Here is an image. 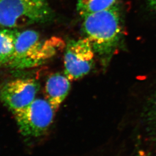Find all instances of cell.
<instances>
[{
  "instance_id": "4",
  "label": "cell",
  "mask_w": 156,
  "mask_h": 156,
  "mask_svg": "<svg viewBox=\"0 0 156 156\" xmlns=\"http://www.w3.org/2000/svg\"><path fill=\"white\" fill-rule=\"evenodd\" d=\"M55 111L47 100L37 98L28 106L13 113L22 135L38 137L50 127Z\"/></svg>"
},
{
  "instance_id": "8",
  "label": "cell",
  "mask_w": 156,
  "mask_h": 156,
  "mask_svg": "<svg viewBox=\"0 0 156 156\" xmlns=\"http://www.w3.org/2000/svg\"><path fill=\"white\" fill-rule=\"evenodd\" d=\"M18 33L9 28L0 30V66H7L10 61Z\"/></svg>"
},
{
  "instance_id": "6",
  "label": "cell",
  "mask_w": 156,
  "mask_h": 156,
  "mask_svg": "<svg viewBox=\"0 0 156 156\" xmlns=\"http://www.w3.org/2000/svg\"><path fill=\"white\" fill-rule=\"evenodd\" d=\"M38 83L32 78H19L3 84L0 88V100L12 112L28 106L39 90Z\"/></svg>"
},
{
  "instance_id": "9",
  "label": "cell",
  "mask_w": 156,
  "mask_h": 156,
  "mask_svg": "<svg viewBox=\"0 0 156 156\" xmlns=\"http://www.w3.org/2000/svg\"><path fill=\"white\" fill-rule=\"evenodd\" d=\"M117 0H77V11L82 17L90 13L110 8Z\"/></svg>"
},
{
  "instance_id": "1",
  "label": "cell",
  "mask_w": 156,
  "mask_h": 156,
  "mask_svg": "<svg viewBox=\"0 0 156 156\" xmlns=\"http://www.w3.org/2000/svg\"><path fill=\"white\" fill-rule=\"evenodd\" d=\"M85 38L106 67L117 49L122 36L121 15L117 4L111 8L82 17Z\"/></svg>"
},
{
  "instance_id": "3",
  "label": "cell",
  "mask_w": 156,
  "mask_h": 156,
  "mask_svg": "<svg viewBox=\"0 0 156 156\" xmlns=\"http://www.w3.org/2000/svg\"><path fill=\"white\" fill-rule=\"evenodd\" d=\"M51 16L46 0H0V26L6 28L45 22Z\"/></svg>"
},
{
  "instance_id": "2",
  "label": "cell",
  "mask_w": 156,
  "mask_h": 156,
  "mask_svg": "<svg viewBox=\"0 0 156 156\" xmlns=\"http://www.w3.org/2000/svg\"><path fill=\"white\" fill-rule=\"evenodd\" d=\"M64 45L62 39L56 37L42 40L39 33L32 30L19 32L7 66L16 69L38 67L55 56Z\"/></svg>"
},
{
  "instance_id": "10",
  "label": "cell",
  "mask_w": 156,
  "mask_h": 156,
  "mask_svg": "<svg viewBox=\"0 0 156 156\" xmlns=\"http://www.w3.org/2000/svg\"><path fill=\"white\" fill-rule=\"evenodd\" d=\"M147 1L151 7L156 9V0H147Z\"/></svg>"
},
{
  "instance_id": "5",
  "label": "cell",
  "mask_w": 156,
  "mask_h": 156,
  "mask_svg": "<svg viewBox=\"0 0 156 156\" xmlns=\"http://www.w3.org/2000/svg\"><path fill=\"white\" fill-rule=\"evenodd\" d=\"M95 55L94 50L86 38L71 41L64 53V74L71 80L83 78L91 70Z\"/></svg>"
},
{
  "instance_id": "7",
  "label": "cell",
  "mask_w": 156,
  "mask_h": 156,
  "mask_svg": "<svg viewBox=\"0 0 156 156\" xmlns=\"http://www.w3.org/2000/svg\"><path fill=\"white\" fill-rule=\"evenodd\" d=\"M71 81L65 74L59 73L53 74L48 79L45 84L46 100L55 111L59 108L68 94L71 87Z\"/></svg>"
}]
</instances>
